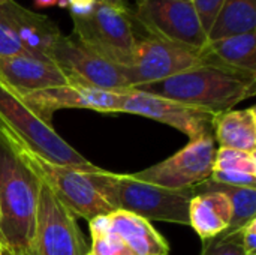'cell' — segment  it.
<instances>
[{
  "label": "cell",
  "instance_id": "8",
  "mask_svg": "<svg viewBox=\"0 0 256 255\" xmlns=\"http://www.w3.org/2000/svg\"><path fill=\"white\" fill-rule=\"evenodd\" d=\"M88 246L75 215L42 182L28 255H86Z\"/></svg>",
  "mask_w": 256,
  "mask_h": 255
},
{
  "label": "cell",
  "instance_id": "32",
  "mask_svg": "<svg viewBox=\"0 0 256 255\" xmlns=\"http://www.w3.org/2000/svg\"><path fill=\"white\" fill-rule=\"evenodd\" d=\"M2 2H3V0H0V3H2Z\"/></svg>",
  "mask_w": 256,
  "mask_h": 255
},
{
  "label": "cell",
  "instance_id": "24",
  "mask_svg": "<svg viewBox=\"0 0 256 255\" xmlns=\"http://www.w3.org/2000/svg\"><path fill=\"white\" fill-rule=\"evenodd\" d=\"M210 180L220 185L237 186V188H254L256 189V174L240 171H213Z\"/></svg>",
  "mask_w": 256,
  "mask_h": 255
},
{
  "label": "cell",
  "instance_id": "11",
  "mask_svg": "<svg viewBox=\"0 0 256 255\" xmlns=\"http://www.w3.org/2000/svg\"><path fill=\"white\" fill-rule=\"evenodd\" d=\"M214 153V138L213 135H206L196 140H189L188 146L172 156L132 176L168 189L196 188L210 179Z\"/></svg>",
  "mask_w": 256,
  "mask_h": 255
},
{
  "label": "cell",
  "instance_id": "30",
  "mask_svg": "<svg viewBox=\"0 0 256 255\" xmlns=\"http://www.w3.org/2000/svg\"><path fill=\"white\" fill-rule=\"evenodd\" d=\"M0 255H3V251H2V248H0Z\"/></svg>",
  "mask_w": 256,
  "mask_h": 255
},
{
  "label": "cell",
  "instance_id": "7",
  "mask_svg": "<svg viewBox=\"0 0 256 255\" xmlns=\"http://www.w3.org/2000/svg\"><path fill=\"white\" fill-rule=\"evenodd\" d=\"M46 56L63 71L70 83L116 93L132 90L120 66L94 53L74 33L60 35Z\"/></svg>",
  "mask_w": 256,
  "mask_h": 255
},
{
  "label": "cell",
  "instance_id": "16",
  "mask_svg": "<svg viewBox=\"0 0 256 255\" xmlns=\"http://www.w3.org/2000/svg\"><path fill=\"white\" fill-rule=\"evenodd\" d=\"M106 225L117 234L132 255H168L170 245L154 227L141 216L114 210L104 215Z\"/></svg>",
  "mask_w": 256,
  "mask_h": 255
},
{
  "label": "cell",
  "instance_id": "19",
  "mask_svg": "<svg viewBox=\"0 0 256 255\" xmlns=\"http://www.w3.org/2000/svg\"><path fill=\"white\" fill-rule=\"evenodd\" d=\"M202 51L214 62L256 74V30L208 41Z\"/></svg>",
  "mask_w": 256,
  "mask_h": 255
},
{
  "label": "cell",
  "instance_id": "15",
  "mask_svg": "<svg viewBox=\"0 0 256 255\" xmlns=\"http://www.w3.org/2000/svg\"><path fill=\"white\" fill-rule=\"evenodd\" d=\"M0 21L33 56L48 57L50 48L62 35L58 26L46 15L30 11L15 0L0 3Z\"/></svg>",
  "mask_w": 256,
  "mask_h": 255
},
{
  "label": "cell",
  "instance_id": "29",
  "mask_svg": "<svg viewBox=\"0 0 256 255\" xmlns=\"http://www.w3.org/2000/svg\"><path fill=\"white\" fill-rule=\"evenodd\" d=\"M104 3H108V5H112V6H120V8H124V0H100Z\"/></svg>",
  "mask_w": 256,
  "mask_h": 255
},
{
  "label": "cell",
  "instance_id": "13",
  "mask_svg": "<svg viewBox=\"0 0 256 255\" xmlns=\"http://www.w3.org/2000/svg\"><path fill=\"white\" fill-rule=\"evenodd\" d=\"M24 99L40 116L51 120L56 111L68 108H82L98 113H122L124 93L106 92L80 83H69L24 95Z\"/></svg>",
  "mask_w": 256,
  "mask_h": 255
},
{
  "label": "cell",
  "instance_id": "20",
  "mask_svg": "<svg viewBox=\"0 0 256 255\" xmlns=\"http://www.w3.org/2000/svg\"><path fill=\"white\" fill-rule=\"evenodd\" d=\"M256 30V0H224L212 27L208 41Z\"/></svg>",
  "mask_w": 256,
  "mask_h": 255
},
{
  "label": "cell",
  "instance_id": "23",
  "mask_svg": "<svg viewBox=\"0 0 256 255\" xmlns=\"http://www.w3.org/2000/svg\"><path fill=\"white\" fill-rule=\"evenodd\" d=\"M201 255H246L237 234L216 236L204 240Z\"/></svg>",
  "mask_w": 256,
  "mask_h": 255
},
{
  "label": "cell",
  "instance_id": "26",
  "mask_svg": "<svg viewBox=\"0 0 256 255\" xmlns=\"http://www.w3.org/2000/svg\"><path fill=\"white\" fill-rule=\"evenodd\" d=\"M198 15H200V20H201V24L206 30V33L208 32V29L212 27L224 0H192Z\"/></svg>",
  "mask_w": 256,
  "mask_h": 255
},
{
  "label": "cell",
  "instance_id": "27",
  "mask_svg": "<svg viewBox=\"0 0 256 255\" xmlns=\"http://www.w3.org/2000/svg\"><path fill=\"white\" fill-rule=\"evenodd\" d=\"M237 236L246 255H256V218L246 224Z\"/></svg>",
  "mask_w": 256,
  "mask_h": 255
},
{
  "label": "cell",
  "instance_id": "6",
  "mask_svg": "<svg viewBox=\"0 0 256 255\" xmlns=\"http://www.w3.org/2000/svg\"><path fill=\"white\" fill-rule=\"evenodd\" d=\"M22 152L40 180L51 189L56 198L75 215V218H82L90 222L98 216L114 212L88 176V170L94 165L90 168L66 167L48 162L24 149Z\"/></svg>",
  "mask_w": 256,
  "mask_h": 255
},
{
  "label": "cell",
  "instance_id": "10",
  "mask_svg": "<svg viewBox=\"0 0 256 255\" xmlns=\"http://www.w3.org/2000/svg\"><path fill=\"white\" fill-rule=\"evenodd\" d=\"M135 18L150 38L192 48H204L208 42L192 0H140Z\"/></svg>",
  "mask_w": 256,
  "mask_h": 255
},
{
  "label": "cell",
  "instance_id": "2",
  "mask_svg": "<svg viewBox=\"0 0 256 255\" xmlns=\"http://www.w3.org/2000/svg\"><path fill=\"white\" fill-rule=\"evenodd\" d=\"M204 53V51H202ZM206 62L166 80L140 86L135 90L162 96L214 114L232 110L255 96L256 74L234 69L206 56Z\"/></svg>",
  "mask_w": 256,
  "mask_h": 255
},
{
  "label": "cell",
  "instance_id": "28",
  "mask_svg": "<svg viewBox=\"0 0 256 255\" xmlns=\"http://www.w3.org/2000/svg\"><path fill=\"white\" fill-rule=\"evenodd\" d=\"M60 0H34V5L38 8H48V6H52V5H57Z\"/></svg>",
  "mask_w": 256,
  "mask_h": 255
},
{
  "label": "cell",
  "instance_id": "5",
  "mask_svg": "<svg viewBox=\"0 0 256 255\" xmlns=\"http://www.w3.org/2000/svg\"><path fill=\"white\" fill-rule=\"evenodd\" d=\"M74 35L108 62L128 68L134 62L136 36L126 8L96 0L81 15H72Z\"/></svg>",
  "mask_w": 256,
  "mask_h": 255
},
{
  "label": "cell",
  "instance_id": "3",
  "mask_svg": "<svg viewBox=\"0 0 256 255\" xmlns=\"http://www.w3.org/2000/svg\"><path fill=\"white\" fill-rule=\"evenodd\" d=\"M88 176L114 210H123L146 221H164L189 225V204L195 195L194 188L168 189L134 177L116 174L100 167L88 170Z\"/></svg>",
  "mask_w": 256,
  "mask_h": 255
},
{
  "label": "cell",
  "instance_id": "14",
  "mask_svg": "<svg viewBox=\"0 0 256 255\" xmlns=\"http://www.w3.org/2000/svg\"><path fill=\"white\" fill-rule=\"evenodd\" d=\"M0 80L22 96L70 83L52 60L33 54L0 57Z\"/></svg>",
  "mask_w": 256,
  "mask_h": 255
},
{
  "label": "cell",
  "instance_id": "25",
  "mask_svg": "<svg viewBox=\"0 0 256 255\" xmlns=\"http://www.w3.org/2000/svg\"><path fill=\"white\" fill-rule=\"evenodd\" d=\"M16 54H30L16 39V36L0 21V57L16 56Z\"/></svg>",
  "mask_w": 256,
  "mask_h": 255
},
{
  "label": "cell",
  "instance_id": "17",
  "mask_svg": "<svg viewBox=\"0 0 256 255\" xmlns=\"http://www.w3.org/2000/svg\"><path fill=\"white\" fill-rule=\"evenodd\" d=\"M232 215V204L220 191L195 194L189 204V225L202 242L225 233Z\"/></svg>",
  "mask_w": 256,
  "mask_h": 255
},
{
  "label": "cell",
  "instance_id": "22",
  "mask_svg": "<svg viewBox=\"0 0 256 255\" xmlns=\"http://www.w3.org/2000/svg\"><path fill=\"white\" fill-rule=\"evenodd\" d=\"M213 171H240L256 174V153L219 147L214 153Z\"/></svg>",
  "mask_w": 256,
  "mask_h": 255
},
{
  "label": "cell",
  "instance_id": "9",
  "mask_svg": "<svg viewBox=\"0 0 256 255\" xmlns=\"http://www.w3.org/2000/svg\"><path fill=\"white\" fill-rule=\"evenodd\" d=\"M204 62L202 48L147 38L136 41L134 62L128 68H122V72L130 89H136L166 80Z\"/></svg>",
  "mask_w": 256,
  "mask_h": 255
},
{
  "label": "cell",
  "instance_id": "21",
  "mask_svg": "<svg viewBox=\"0 0 256 255\" xmlns=\"http://www.w3.org/2000/svg\"><path fill=\"white\" fill-rule=\"evenodd\" d=\"M195 194H201L206 191H220L224 192L231 204H232V219L230 227L226 228L222 236H232L237 234L246 224H249L252 219H255L256 215V189L254 188H237V186H228L214 183L213 180H206L204 183L194 188ZM220 236V234H219Z\"/></svg>",
  "mask_w": 256,
  "mask_h": 255
},
{
  "label": "cell",
  "instance_id": "12",
  "mask_svg": "<svg viewBox=\"0 0 256 255\" xmlns=\"http://www.w3.org/2000/svg\"><path fill=\"white\" fill-rule=\"evenodd\" d=\"M122 113L144 116L152 120L170 125L186 134L189 140L213 135L214 122L219 116L196 107H190L135 89L124 93Z\"/></svg>",
  "mask_w": 256,
  "mask_h": 255
},
{
  "label": "cell",
  "instance_id": "31",
  "mask_svg": "<svg viewBox=\"0 0 256 255\" xmlns=\"http://www.w3.org/2000/svg\"><path fill=\"white\" fill-rule=\"evenodd\" d=\"M86 255H93V254H90V251H88V252H87V254H86Z\"/></svg>",
  "mask_w": 256,
  "mask_h": 255
},
{
  "label": "cell",
  "instance_id": "4",
  "mask_svg": "<svg viewBox=\"0 0 256 255\" xmlns=\"http://www.w3.org/2000/svg\"><path fill=\"white\" fill-rule=\"evenodd\" d=\"M0 129L24 150L58 165L90 168L92 164L52 128L18 92L0 80Z\"/></svg>",
  "mask_w": 256,
  "mask_h": 255
},
{
  "label": "cell",
  "instance_id": "18",
  "mask_svg": "<svg viewBox=\"0 0 256 255\" xmlns=\"http://www.w3.org/2000/svg\"><path fill=\"white\" fill-rule=\"evenodd\" d=\"M213 138L219 147L256 153L255 107L219 114L214 122Z\"/></svg>",
  "mask_w": 256,
  "mask_h": 255
},
{
  "label": "cell",
  "instance_id": "1",
  "mask_svg": "<svg viewBox=\"0 0 256 255\" xmlns=\"http://www.w3.org/2000/svg\"><path fill=\"white\" fill-rule=\"evenodd\" d=\"M42 180L22 149L0 129V248L28 255L34 234Z\"/></svg>",
  "mask_w": 256,
  "mask_h": 255
}]
</instances>
